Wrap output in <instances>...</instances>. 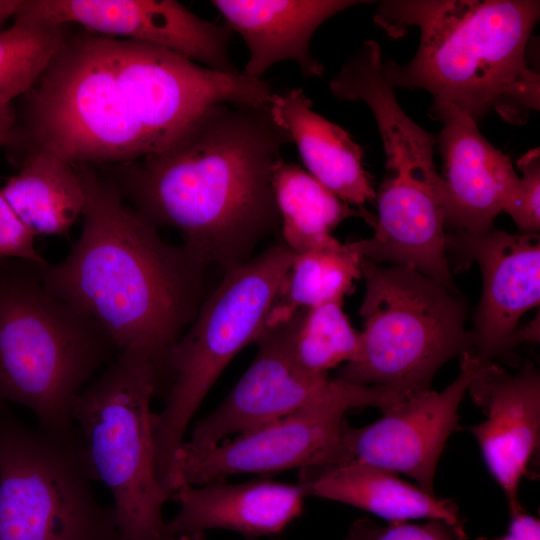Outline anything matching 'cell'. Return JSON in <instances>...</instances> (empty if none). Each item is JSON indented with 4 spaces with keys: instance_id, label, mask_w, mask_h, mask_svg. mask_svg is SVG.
<instances>
[{
    "instance_id": "cell-1",
    "label": "cell",
    "mask_w": 540,
    "mask_h": 540,
    "mask_svg": "<svg viewBox=\"0 0 540 540\" xmlns=\"http://www.w3.org/2000/svg\"><path fill=\"white\" fill-rule=\"evenodd\" d=\"M289 142L269 107L218 103L162 150L112 165L107 180L153 225L180 231L204 268L226 273L280 221L272 173Z\"/></svg>"
},
{
    "instance_id": "cell-2",
    "label": "cell",
    "mask_w": 540,
    "mask_h": 540,
    "mask_svg": "<svg viewBox=\"0 0 540 540\" xmlns=\"http://www.w3.org/2000/svg\"><path fill=\"white\" fill-rule=\"evenodd\" d=\"M80 236L68 255L40 267L44 282L88 316L115 349L146 355L165 377L168 356L195 316L205 269L89 165Z\"/></svg>"
},
{
    "instance_id": "cell-3",
    "label": "cell",
    "mask_w": 540,
    "mask_h": 540,
    "mask_svg": "<svg viewBox=\"0 0 540 540\" xmlns=\"http://www.w3.org/2000/svg\"><path fill=\"white\" fill-rule=\"evenodd\" d=\"M540 16L536 0H388L374 22L391 37L418 28L405 64L383 63L395 88L424 89L480 121L494 112L513 125L540 108V75L528 45Z\"/></svg>"
},
{
    "instance_id": "cell-4",
    "label": "cell",
    "mask_w": 540,
    "mask_h": 540,
    "mask_svg": "<svg viewBox=\"0 0 540 540\" xmlns=\"http://www.w3.org/2000/svg\"><path fill=\"white\" fill-rule=\"evenodd\" d=\"M40 267L0 262V401L24 406L38 428L66 437L76 398L115 347L47 286Z\"/></svg>"
},
{
    "instance_id": "cell-5",
    "label": "cell",
    "mask_w": 540,
    "mask_h": 540,
    "mask_svg": "<svg viewBox=\"0 0 540 540\" xmlns=\"http://www.w3.org/2000/svg\"><path fill=\"white\" fill-rule=\"evenodd\" d=\"M16 115L6 146L14 165L35 152L89 166L153 153L114 75L106 37L86 30L68 33Z\"/></svg>"
},
{
    "instance_id": "cell-6",
    "label": "cell",
    "mask_w": 540,
    "mask_h": 540,
    "mask_svg": "<svg viewBox=\"0 0 540 540\" xmlns=\"http://www.w3.org/2000/svg\"><path fill=\"white\" fill-rule=\"evenodd\" d=\"M362 277L360 345L337 379L410 394L431 389L446 362L472 352L467 307L457 292L409 266L365 259Z\"/></svg>"
},
{
    "instance_id": "cell-7",
    "label": "cell",
    "mask_w": 540,
    "mask_h": 540,
    "mask_svg": "<svg viewBox=\"0 0 540 540\" xmlns=\"http://www.w3.org/2000/svg\"><path fill=\"white\" fill-rule=\"evenodd\" d=\"M161 381L146 355L120 351L73 405L91 468L111 492L120 540H169L163 507L172 495L157 473L151 410Z\"/></svg>"
},
{
    "instance_id": "cell-8",
    "label": "cell",
    "mask_w": 540,
    "mask_h": 540,
    "mask_svg": "<svg viewBox=\"0 0 540 540\" xmlns=\"http://www.w3.org/2000/svg\"><path fill=\"white\" fill-rule=\"evenodd\" d=\"M294 257L278 243L226 272L173 346L165 370L170 379L165 403L153 425L157 473L168 492L174 457L192 417L227 364L265 329Z\"/></svg>"
},
{
    "instance_id": "cell-9",
    "label": "cell",
    "mask_w": 540,
    "mask_h": 540,
    "mask_svg": "<svg viewBox=\"0 0 540 540\" xmlns=\"http://www.w3.org/2000/svg\"><path fill=\"white\" fill-rule=\"evenodd\" d=\"M76 431L56 436L0 412V540H120Z\"/></svg>"
},
{
    "instance_id": "cell-10",
    "label": "cell",
    "mask_w": 540,
    "mask_h": 540,
    "mask_svg": "<svg viewBox=\"0 0 540 540\" xmlns=\"http://www.w3.org/2000/svg\"><path fill=\"white\" fill-rule=\"evenodd\" d=\"M405 396L391 387L341 380L329 395L232 440L204 448L183 441L173 461L172 492L182 485H203L234 474L333 465L347 411L361 407L385 411Z\"/></svg>"
},
{
    "instance_id": "cell-11",
    "label": "cell",
    "mask_w": 540,
    "mask_h": 540,
    "mask_svg": "<svg viewBox=\"0 0 540 540\" xmlns=\"http://www.w3.org/2000/svg\"><path fill=\"white\" fill-rule=\"evenodd\" d=\"M106 44L121 92L153 153L211 105L269 107L275 93L262 78L219 73L156 45L111 37Z\"/></svg>"
},
{
    "instance_id": "cell-12",
    "label": "cell",
    "mask_w": 540,
    "mask_h": 540,
    "mask_svg": "<svg viewBox=\"0 0 540 540\" xmlns=\"http://www.w3.org/2000/svg\"><path fill=\"white\" fill-rule=\"evenodd\" d=\"M16 18L156 45L224 74H237L230 56L233 31L174 0H22Z\"/></svg>"
},
{
    "instance_id": "cell-13",
    "label": "cell",
    "mask_w": 540,
    "mask_h": 540,
    "mask_svg": "<svg viewBox=\"0 0 540 540\" xmlns=\"http://www.w3.org/2000/svg\"><path fill=\"white\" fill-rule=\"evenodd\" d=\"M478 360L470 352L460 356L457 378L444 390L408 394L382 417L363 427L345 425L338 459L366 462L416 481L435 495L434 478L448 438L458 429L459 405L467 392Z\"/></svg>"
},
{
    "instance_id": "cell-14",
    "label": "cell",
    "mask_w": 540,
    "mask_h": 540,
    "mask_svg": "<svg viewBox=\"0 0 540 540\" xmlns=\"http://www.w3.org/2000/svg\"><path fill=\"white\" fill-rule=\"evenodd\" d=\"M447 252L458 269L474 262L482 274V295L470 331L472 352L480 362L515 364L514 336L521 317L540 302L539 234L453 231Z\"/></svg>"
},
{
    "instance_id": "cell-15",
    "label": "cell",
    "mask_w": 540,
    "mask_h": 540,
    "mask_svg": "<svg viewBox=\"0 0 540 540\" xmlns=\"http://www.w3.org/2000/svg\"><path fill=\"white\" fill-rule=\"evenodd\" d=\"M257 354L224 401L200 419L186 441L211 447L230 434L245 433L317 401L338 388L341 380L313 374L296 361L290 343L289 320L265 328L256 342Z\"/></svg>"
},
{
    "instance_id": "cell-16",
    "label": "cell",
    "mask_w": 540,
    "mask_h": 540,
    "mask_svg": "<svg viewBox=\"0 0 540 540\" xmlns=\"http://www.w3.org/2000/svg\"><path fill=\"white\" fill-rule=\"evenodd\" d=\"M478 360V359H477ZM467 392L485 420L468 427L509 507H523L519 487L540 438V374L530 360L515 373L498 362L478 361Z\"/></svg>"
},
{
    "instance_id": "cell-17",
    "label": "cell",
    "mask_w": 540,
    "mask_h": 540,
    "mask_svg": "<svg viewBox=\"0 0 540 540\" xmlns=\"http://www.w3.org/2000/svg\"><path fill=\"white\" fill-rule=\"evenodd\" d=\"M430 117L442 123L437 143L443 160L445 224L454 231L492 229L519 179L510 158L480 133L477 122L454 105L434 101Z\"/></svg>"
},
{
    "instance_id": "cell-18",
    "label": "cell",
    "mask_w": 540,
    "mask_h": 540,
    "mask_svg": "<svg viewBox=\"0 0 540 540\" xmlns=\"http://www.w3.org/2000/svg\"><path fill=\"white\" fill-rule=\"evenodd\" d=\"M298 484L258 480L182 485L172 494L177 514L166 522L169 540H200L206 531L225 529L248 539L280 534L303 511Z\"/></svg>"
},
{
    "instance_id": "cell-19",
    "label": "cell",
    "mask_w": 540,
    "mask_h": 540,
    "mask_svg": "<svg viewBox=\"0 0 540 540\" xmlns=\"http://www.w3.org/2000/svg\"><path fill=\"white\" fill-rule=\"evenodd\" d=\"M357 0H212L226 24L245 42L249 59L243 74L261 78L274 64L292 61L305 77H320L324 67L311 53L314 32Z\"/></svg>"
},
{
    "instance_id": "cell-20",
    "label": "cell",
    "mask_w": 540,
    "mask_h": 540,
    "mask_svg": "<svg viewBox=\"0 0 540 540\" xmlns=\"http://www.w3.org/2000/svg\"><path fill=\"white\" fill-rule=\"evenodd\" d=\"M305 496L348 504L373 513L388 523L412 519L441 520L466 539L455 502L427 493L398 474L366 462L300 469L297 483Z\"/></svg>"
},
{
    "instance_id": "cell-21",
    "label": "cell",
    "mask_w": 540,
    "mask_h": 540,
    "mask_svg": "<svg viewBox=\"0 0 540 540\" xmlns=\"http://www.w3.org/2000/svg\"><path fill=\"white\" fill-rule=\"evenodd\" d=\"M273 120L295 143L308 173L349 205L362 208L375 199L364 150L337 124L316 113L299 88L274 93L269 105Z\"/></svg>"
},
{
    "instance_id": "cell-22",
    "label": "cell",
    "mask_w": 540,
    "mask_h": 540,
    "mask_svg": "<svg viewBox=\"0 0 540 540\" xmlns=\"http://www.w3.org/2000/svg\"><path fill=\"white\" fill-rule=\"evenodd\" d=\"M18 173L2 192L22 222L36 235L68 236L82 215L85 187L77 165L46 152L17 164Z\"/></svg>"
},
{
    "instance_id": "cell-23",
    "label": "cell",
    "mask_w": 540,
    "mask_h": 540,
    "mask_svg": "<svg viewBox=\"0 0 540 540\" xmlns=\"http://www.w3.org/2000/svg\"><path fill=\"white\" fill-rule=\"evenodd\" d=\"M272 186L284 244L294 254L339 247L342 243L332 231L348 218L361 217L374 225L375 216L351 207L301 167L282 158L273 168Z\"/></svg>"
},
{
    "instance_id": "cell-24",
    "label": "cell",
    "mask_w": 540,
    "mask_h": 540,
    "mask_svg": "<svg viewBox=\"0 0 540 540\" xmlns=\"http://www.w3.org/2000/svg\"><path fill=\"white\" fill-rule=\"evenodd\" d=\"M363 256L355 242L334 249L295 254L265 328L289 320L296 312L329 302H343L362 278Z\"/></svg>"
},
{
    "instance_id": "cell-25",
    "label": "cell",
    "mask_w": 540,
    "mask_h": 540,
    "mask_svg": "<svg viewBox=\"0 0 540 540\" xmlns=\"http://www.w3.org/2000/svg\"><path fill=\"white\" fill-rule=\"evenodd\" d=\"M290 343L297 363L313 374H327L351 361L360 332L351 325L343 302H329L296 312L289 319Z\"/></svg>"
},
{
    "instance_id": "cell-26",
    "label": "cell",
    "mask_w": 540,
    "mask_h": 540,
    "mask_svg": "<svg viewBox=\"0 0 540 540\" xmlns=\"http://www.w3.org/2000/svg\"><path fill=\"white\" fill-rule=\"evenodd\" d=\"M67 25L14 18L0 31V105L11 104L38 80L68 35Z\"/></svg>"
},
{
    "instance_id": "cell-27",
    "label": "cell",
    "mask_w": 540,
    "mask_h": 540,
    "mask_svg": "<svg viewBox=\"0 0 540 540\" xmlns=\"http://www.w3.org/2000/svg\"><path fill=\"white\" fill-rule=\"evenodd\" d=\"M522 171L502 212L507 213L521 233L539 234L540 231V150L533 148L517 161Z\"/></svg>"
},
{
    "instance_id": "cell-28",
    "label": "cell",
    "mask_w": 540,
    "mask_h": 540,
    "mask_svg": "<svg viewBox=\"0 0 540 540\" xmlns=\"http://www.w3.org/2000/svg\"><path fill=\"white\" fill-rule=\"evenodd\" d=\"M345 540H464L441 520H429L424 524L408 522L381 525L370 518L354 521Z\"/></svg>"
},
{
    "instance_id": "cell-29",
    "label": "cell",
    "mask_w": 540,
    "mask_h": 540,
    "mask_svg": "<svg viewBox=\"0 0 540 540\" xmlns=\"http://www.w3.org/2000/svg\"><path fill=\"white\" fill-rule=\"evenodd\" d=\"M37 235L13 210L0 186V259L22 260L44 266L48 262L35 248Z\"/></svg>"
},
{
    "instance_id": "cell-30",
    "label": "cell",
    "mask_w": 540,
    "mask_h": 540,
    "mask_svg": "<svg viewBox=\"0 0 540 540\" xmlns=\"http://www.w3.org/2000/svg\"><path fill=\"white\" fill-rule=\"evenodd\" d=\"M495 540H540V521L523 508L510 513L508 533Z\"/></svg>"
},
{
    "instance_id": "cell-31",
    "label": "cell",
    "mask_w": 540,
    "mask_h": 540,
    "mask_svg": "<svg viewBox=\"0 0 540 540\" xmlns=\"http://www.w3.org/2000/svg\"><path fill=\"white\" fill-rule=\"evenodd\" d=\"M16 110L11 104L0 105V147L7 146L14 133Z\"/></svg>"
},
{
    "instance_id": "cell-32",
    "label": "cell",
    "mask_w": 540,
    "mask_h": 540,
    "mask_svg": "<svg viewBox=\"0 0 540 540\" xmlns=\"http://www.w3.org/2000/svg\"><path fill=\"white\" fill-rule=\"evenodd\" d=\"M21 1L22 0H0V28L9 18L15 16Z\"/></svg>"
}]
</instances>
